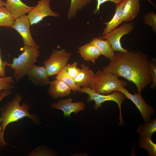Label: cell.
<instances>
[{"label": "cell", "instance_id": "obj_17", "mask_svg": "<svg viewBox=\"0 0 156 156\" xmlns=\"http://www.w3.org/2000/svg\"><path fill=\"white\" fill-rule=\"evenodd\" d=\"M78 52L85 60L95 63L96 60L101 55L99 49L90 42L78 48Z\"/></svg>", "mask_w": 156, "mask_h": 156}, {"label": "cell", "instance_id": "obj_11", "mask_svg": "<svg viewBox=\"0 0 156 156\" xmlns=\"http://www.w3.org/2000/svg\"><path fill=\"white\" fill-rule=\"evenodd\" d=\"M72 99L69 98L59 100L52 103L51 108L62 110L65 117H69L70 114L74 112L75 114L85 109V104L82 101L72 102Z\"/></svg>", "mask_w": 156, "mask_h": 156}, {"label": "cell", "instance_id": "obj_3", "mask_svg": "<svg viewBox=\"0 0 156 156\" xmlns=\"http://www.w3.org/2000/svg\"><path fill=\"white\" fill-rule=\"evenodd\" d=\"M40 47L24 45L22 48L23 52L17 57L14 58L10 68L14 71L13 77L16 81H19L27 74L31 66L34 64L40 55Z\"/></svg>", "mask_w": 156, "mask_h": 156}, {"label": "cell", "instance_id": "obj_13", "mask_svg": "<svg viewBox=\"0 0 156 156\" xmlns=\"http://www.w3.org/2000/svg\"><path fill=\"white\" fill-rule=\"evenodd\" d=\"M5 3V8L15 19L26 15L34 7L27 5L21 0H6Z\"/></svg>", "mask_w": 156, "mask_h": 156}, {"label": "cell", "instance_id": "obj_14", "mask_svg": "<svg viewBox=\"0 0 156 156\" xmlns=\"http://www.w3.org/2000/svg\"><path fill=\"white\" fill-rule=\"evenodd\" d=\"M140 11V0H126L124 6L121 21L130 22L134 19Z\"/></svg>", "mask_w": 156, "mask_h": 156}, {"label": "cell", "instance_id": "obj_29", "mask_svg": "<svg viewBox=\"0 0 156 156\" xmlns=\"http://www.w3.org/2000/svg\"><path fill=\"white\" fill-rule=\"evenodd\" d=\"M1 50L0 48V77L5 76V68L7 66H9L10 64L7 61H3L1 57Z\"/></svg>", "mask_w": 156, "mask_h": 156}, {"label": "cell", "instance_id": "obj_15", "mask_svg": "<svg viewBox=\"0 0 156 156\" xmlns=\"http://www.w3.org/2000/svg\"><path fill=\"white\" fill-rule=\"evenodd\" d=\"M49 84V94L55 99L68 96L71 93L70 88L61 80L55 79Z\"/></svg>", "mask_w": 156, "mask_h": 156}, {"label": "cell", "instance_id": "obj_5", "mask_svg": "<svg viewBox=\"0 0 156 156\" xmlns=\"http://www.w3.org/2000/svg\"><path fill=\"white\" fill-rule=\"evenodd\" d=\"M79 92L85 93L89 95L87 100L88 102H90L93 101H95V105L94 107L95 109H98L101 107L102 106V104L106 101H112L116 102L120 109V124H123V122L122 115L121 105L123 101L127 98L122 92L119 91H115L109 94H102L97 93L90 87H88L81 88Z\"/></svg>", "mask_w": 156, "mask_h": 156}, {"label": "cell", "instance_id": "obj_23", "mask_svg": "<svg viewBox=\"0 0 156 156\" xmlns=\"http://www.w3.org/2000/svg\"><path fill=\"white\" fill-rule=\"evenodd\" d=\"M92 0H71L70 5L67 14L68 19L75 16L77 11L92 3Z\"/></svg>", "mask_w": 156, "mask_h": 156}, {"label": "cell", "instance_id": "obj_16", "mask_svg": "<svg viewBox=\"0 0 156 156\" xmlns=\"http://www.w3.org/2000/svg\"><path fill=\"white\" fill-rule=\"evenodd\" d=\"M126 0H123L116 4V8L114 15L111 20L107 22L104 23L105 27L104 29L102 36H104L120 24L122 22L121 18L122 10Z\"/></svg>", "mask_w": 156, "mask_h": 156}, {"label": "cell", "instance_id": "obj_25", "mask_svg": "<svg viewBox=\"0 0 156 156\" xmlns=\"http://www.w3.org/2000/svg\"><path fill=\"white\" fill-rule=\"evenodd\" d=\"M14 83V80L10 76L0 77V98L5 90H12L14 88L12 84Z\"/></svg>", "mask_w": 156, "mask_h": 156}, {"label": "cell", "instance_id": "obj_34", "mask_svg": "<svg viewBox=\"0 0 156 156\" xmlns=\"http://www.w3.org/2000/svg\"><path fill=\"white\" fill-rule=\"evenodd\" d=\"M2 130V125H1V126H0V139L1 137V132Z\"/></svg>", "mask_w": 156, "mask_h": 156}, {"label": "cell", "instance_id": "obj_2", "mask_svg": "<svg viewBox=\"0 0 156 156\" xmlns=\"http://www.w3.org/2000/svg\"><path fill=\"white\" fill-rule=\"evenodd\" d=\"M21 100V95L17 94L14 98L8 102L0 109L2 119V130L0 139V146L4 147L8 144L4 139L5 130L9 124L19 120L25 117L31 118L35 123H38V120L35 116L30 114L28 112L29 106L28 104L24 103L20 105Z\"/></svg>", "mask_w": 156, "mask_h": 156}, {"label": "cell", "instance_id": "obj_10", "mask_svg": "<svg viewBox=\"0 0 156 156\" xmlns=\"http://www.w3.org/2000/svg\"><path fill=\"white\" fill-rule=\"evenodd\" d=\"M30 25L28 18L25 15L15 19L11 27L16 30L21 36L24 45L40 47L33 39L30 31Z\"/></svg>", "mask_w": 156, "mask_h": 156}, {"label": "cell", "instance_id": "obj_9", "mask_svg": "<svg viewBox=\"0 0 156 156\" xmlns=\"http://www.w3.org/2000/svg\"><path fill=\"white\" fill-rule=\"evenodd\" d=\"M118 91L123 93L127 98L131 100L140 111L144 121H149L151 116L154 112V109L150 105H148L142 98L141 94L137 93L134 92L135 94H131L125 87H122Z\"/></svg>", "mask_w": 156, "mask_h": 156}, {"label": "cell", "instance_id": "obj_28", "mask_svg": "<svg viewBox=\"0 0 156 156\" xmlns=\"http://www.w3.org/2000/svg\"><path fill=\"white\" fill-rule=\"evenodd\" d=\"M150 73L151 78V88L154 89L156 87V64L150 63Z\"/></svg>", "mask_w": 156, "mask_h": 156}, {"label": "cell", "instance_id": "obj_21", "mask_svg": "<svg viewBox=\"0 0 156 156\" xmlns=\"http://www.w3.org/2000/svg\"><path fill=\"white\" fill-rule=\"evenodd\" d=\"M156 132V119L150 120L143 124L140 125L136 131L140 134L151 138L154 133Z\"/></svg>", "mask_w": 156, "mask_h": 156}, {"label": "cell", "instance_id": "obj_19", "mask_svg": "<svg viewBox=\"0 0 156 156\" xmlns=\"http://www.w3.org/2000/svg\"><path fill=\"white\" fill-rule=\"evenodd\" d=\"M90 42L97 47L100 50L101 55L106 58L110 60L113 57L115 53L108 40L96 37L93 38Z\"/></svg>", "mask_w": 156, "mask_h": 156}, {"label": "cell", "instance_id": "obj_6", "mask_svg": "<svg viewBox=\"0 0 156 156\" xmlns=\"http://www.w3.org/2000/svg\"><path fill=\"white\" fill-rule=\"evenodd\" d=\"M70 56L64 49H54L49 58L43 62L48 76L57 75L66 66Z\"/></svg>", "mask_w": 156, "mask_h": 156}, {"label": "cell", "instance_id": "obj_33", "mask_svg": "<svg viewBox=\"0 0 156 156\" xmlns=\"http://www.w3.org/2000/svg\"><path fill=\"white\" fill-rule=\"evenodd\" d=\"M146 0L147 1H148V2H149L154 7L156 6V5L152 1H151V0Z\"/></svg>", "mask_w": 156, "mask_h": 156}, {"label": "cell", "instance_id": "obj_1", "mask_svg": "<svg viewBox=\"0 0 156 156\" xmlns=\"http://www.w3.org/2000/svg\"><path fill=\"white\" fill-rule=\"evenodd\" d=\"M150 62L148 56L140 52L131 51L115 53L108 64L103 68L104 73L122 77L136 86L138 93L151 83Z\"/></svg>", "mask_w": 156, "mask_h": 156}, {"label": "cell", "instance_id": "obj_31", "mask_svg": "<svg viewBox=\"0 0 156 156\" xmlns=\"http://www.w3.org/2000/svg\"><path fill=\"white\" fill-rule=\"evenodd\" d=\"M10 92L8 90H5L3 91V93L0 98V101L5 97L10 94Z\"/></svg>", "mask_w": 156, "mask_h": 156}, {"label": "cell", "instance_id": "obj_18", "mask_svg": "<svg viewBox=\"0 0 156 156\" xmlns=\"http://www.w3.org/2000/svg\"><path fill=\"white\" fill-rule=\"evenodd\" d=\"M79 72L74 78L76 85L79 87H90L91 78L94 73L88 66L82 64Z\"/></svg>", "mask_w": 156, "mask_h": 156}, {"label": "cell", "instance_id": "obj_12", "mask_svg": "<svg viewBox=\"0 0 156 156\" xmlns=\"http://www.w3.org/2000/svg\"><path fill=\"white\" fill-rule=\"evenodd\" d=\"M28 79L36 86L45 85L50 83L45 67L34 64L28 71L27 75Z\"/></svg>", "mask_w": 156, "mask_h": 156}, {"label": "cell", "instance_id": "obj_24", "mask_svg": "<svg viewBox=\"0 0 156 156\" xmlns=\"http://www.w3.org/2000/svg\"><path fill=\"white\" fill-rule=\"evenodd\" d=\"M15 19L5 7H0V26L11 27L14 24Z\"/></svg>", "mask_w": 156, "mask_h": 156}, {"label": "cell", "instance_id": "obj_32", "mask_svg": "<svg viewBox=\"0 0 156 156\" xmlns=\"http://www.w3.org/2000/svg\"><path fill=\"white\" fill-rule=\"evenodd\" d=\"M5 2L3 1L2 0H0V7L5 6Z\"/></svg>", "mask_w": 156, "mask_h": 156}, {"label": "cell", "instance_id": "obj_26", "mask_svg": "<svg viewBox=\"0 0 156 156\" xmlns=\"http://www.w3.org/2000/svg\"><path fill=\"white\" fill-rule=\"evenodd\" d=\"M144 23L152 27L153 31L156 32V14L153 10L150 11L143 16Z\"/></svg>", "mask_w": 156, "mask_h": 156}, {"label": "cell", "instance_id": "obj_4", "mask_svg": "<svg viewBox=\"0 0 156 156\" xmlns=\"http://www.w3.org/2000/svg\"><path fill=\"white\" fill-rule=\"evenodd\" d=\"M112 74L105 73L99 69L92 77L90 87L98 94L107 95L127 85V82L119 79Z\"/></svg>", "mask_w": 156, "mask_h": 156}, {"label": "cell", "instance_id": "obj_27", "mask_svg": "<svg viewBox=\"0 0 156 156\" xmlns=\"http://www.w3.org/2000/svg\"><path fill=\"white\" fill-rule=\"evenodd\" d=\"M77 63L75 62L72 64L67 63L65 66L67 74L73 79H74L81 70V69L77 67Z\"/></svg>", "mask_w": 156, "mask_h": 156}, {"label": "cell", "instance_id": "obj_8", "mask_svg": "<svg viewBox=\"0 0 156 156\" xmlns=\"http://www.w3.org/2000/svg\"><path fill=\"white\" fill-rule=\"evenodd\" d=\"M51 0L39 1L36 6L29 12L27 16L30 25L37 24L47 16H60L59 14L54 12L51 9L50 6Z\"/></svg>", "mask_w": 156, "mask_h": 156}, {"label": "cell", "instance_id": "obj_20", "mask_svg": "<svg viewBox=\"0 0 156 156\" xmlns=\"http://www.w3.org/2000/svg\"><path fill=\"white\" fill-rule=\"evenodd\" d=\"M138 144L141 148L147 151L148 156L156 155V144L152 141L151 138L140 134Z\"/></svg>", "mask_w": 156, "mask_h": 156}, {"label": "cell", "instance_id": "obj_22", "mask_svg": "<svg viewBox=\"0 0 156 156\" xmlns=\"http://www.w3.org/2000/svg\"><path fill=\"white\" fill-rule=\"evenodd\" d=\"M55 79L63 81L68 85L70 88L71 90L74 92L76 91L79 92L81 88L79 87L76 85L73 79L67 74L65 66L57 75L55 77Z\"/></svg>", "mask_w": 156, "mask_h": 156}, {"label": "cell", "instance_id": "obj_30", "mask_svg": "<svg viewBox=\"0 0 156 156\" xmlns=\"http://www.w3.org/2000/svg\"><path fill=\"white\" fill-rule=\"evenodd\" d=\"M97 4L95 10L94 12V14L98 12L99 11V9L101 5L107 1L112 2L116 4L120 2L123 0H96Z\"/></svg>", "mask_w": 156, "mask_h": 156}, {"label": "cell", "instance_id": "obj_35", "mask_svg": "<svg viewBox=\"0 0 156 156\" xmlns=\"http://www.w3.org/2000/svg\"><path fill=\"white\" fill-rule=\"evenodd\" d=\"M2 122V119L0 117V123Z\"/></svg>", "mask_w": 156, "mask_h": 156}, {"label": "cell", "instance_id": "obj_7", "mask_svg": "<svg viewBox=\"0 0 156 156\" xmlns=\"http://www.w3.org/2000/svg\"><path fill=\"white\" fill-rule=\"evenodd\" d=\"M134 29L133 23L125 22L120 27L115 28L101 38L108 40L114 51L127 52L128 50L122 46L120 40L123 36L131 33Z\"/></svg>", "mask_w": 156, "mask_h": 156}]
</instances>
